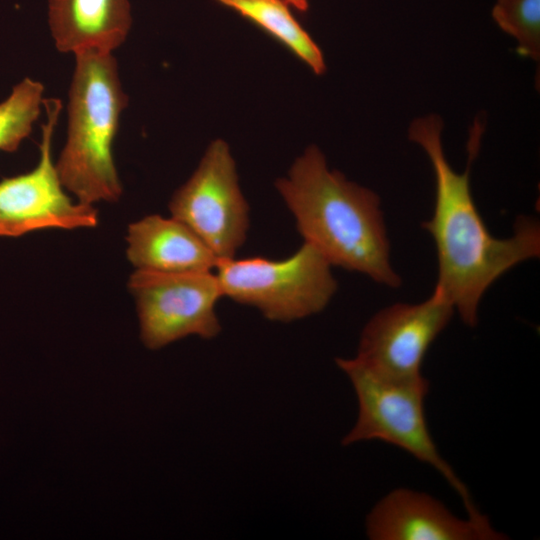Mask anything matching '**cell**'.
I'll return each mask as SVG.
<instances>
[{
    "label": "cell",
    "instance_id": "cell-1",
    "mask_svg": "<svg viewBox=\"0 0 540 540\" xmlns=\"http://www.w3.org/2000/svg\"><path fill=\"white\" fill-rule=\"evenodd\" d=\"M443 122L432 114L416 118L408 137L428 155L434 170L436 195L433 216L422 223L432 236L438 260V290L461 320L474 327L485 291L515 265L540 255V226L536 219L519 216L514 233L496 238L487 229L470 189V168L480 150L485 123L474 119L467 143L465 172H455L447 161L441 140Z\"/></svg>",
    "mask_w": 540,
    "mask_h": 540
},
{
    "label": "cell",
    "instance_id": "cell-2",
    "mask_svg": "<svg viewBox=\"0 0 540 540\" xmlns=\"http://www.w3.org/2000/svg\"><path fill=\"white\" fill-rule=\"evenodd\" d=\"M275 185L303 242L318 250L331 266L362 273L391 288L401 286V277L390 262L380 197L374 191L330 170L314 145Z\"/></svg>",
    "mask_w": 540,
    "mask_h": 540
},
{
    "label": "cell",
    "instance_id": "cell-3",
    "mask_svg": "<svg viewBox=\"0 0 540 540\" xmlns=\"http://www.w3.org/2000/svg\"><path fill=\"white\" fill-rule=\"evenodd\" d=\"M74 57L67 138L56 171L79 203L116 202L123 189L112 148L128 96L113 53L86 51Z\"/></svg>",
    "mask_w": 540,
    "mask_h": 540
},
{
    "label": "cell",
    "instance_id": "cell-4",
    "mask_svg": "<svg viewBox=\"0 0 540 540\" xmlns=\"http://www.w3.org/2000/svg\"><path fill=\"white\" fill-rule=\"evenodd\" d=\"M335 362L350 380L358 403L356 422L342 444L378 440L403 449L441 474L460 496L468 518L488 519L477 510L467 487L442 458L430 435L424 409L428 380L423 376L412 380L384 378L355 358H336Z\"/></svg>",
    "mask_w": 540,
    "mask_h": 540
},
{
    "label": "cell",
    "instance_id": "cell-5",
    "mask_svg": "<svg viewBox=\"0 0 540 540\" xmlns=\"http://www.w3.org/2000/svg\"><path fill=\"white\" fill-rule=\"evenodd\" d=\"M331 264L310 244L290 256L226 258L214 269L223 297L258 310L273 322L289 323L323 311L338 289Z\"/></svg>",
    "mask_w": 540,
    "mask_h": 540
},
{
    "label": "cell",
    "instance_id": "cell-6",
    "mask_svg": "<svg viewBox=\"0 0 540 540\" xmlns=\"http://www.w3.org/2000/svg\"><path fill=\"white\" fill-rule=\"evenodd\" d=\"M127 286L135 300L141 341L150 350L189 336L214 339L221 332L216 306L223 293L214 270L136 269Z\"/></svg>",
    "mask_w": 540,
    "mask_h": 540
},
{
    "label": "cell",
    "instance_id": "cell-7",
    "mask_svg": "<svg viewBox=\"0 0 540 540\" xmlns=\"http://www.w3.org/2000/svg\"><path fill=\"white\" fill-rule=\"evenodd\" d=\"M168 208L218 260L236 256L247 240L250 208L225 141L209 145L192 176L172 195Z\"/></svg>",
    "mask_w": 540,
    "mask_h": 540
},
{
    "label": "cell",
    "instance_id": "cell-8",
    "mask_svg": "<svg viewBox=\"0 0 540 540\" xmlns=\"http://www.w3.org/2000/svg\"><path fill=\"white\" fill-rule=\"evenodd\" d=\"M46 121L41 126L37 166L0 181V236L60 228L73 230L98 224L93 205L75 203L65 193L52 158V142L61 110L58 99H44Z\"/></svg>",
    "mask_w": 540,
    "mask_h": 540
},
{
    "label": "cell",
    "instance_id": "cell-9",
    "mask_svg": "<svg viewBox=\"0 0 540 540\" xmlns=\"http://www.w3.org/2000/svg\"><path fill=\"white\" fill-rule=\"evenodd\" d=\"M454 311L436 289L421 303H396L381 309L362 329L354 358L384 378H419L423 376L421 365L429 346L447 326Z\"/></svg>",
    "mask_w": 540,
    "mask_h": 540
},
{
    "label": "cell",
    "instance_id": "cell-10",
    "mask_svg": "<svg viewBox=\"0 0 540 540\" xmlns=\"http://www.w3.org/2000/svg\"><path fill=\"white\" fill-rule=\"evenodd\" d=\"M366 535L371 540H500L489 520L462 519L431 495L397 488L368 513Z\"/></svg>",
    "mask_w": 540,
    "mask_h": 540
},
{
    "label": "cell",
    "instance_id": "cell-11",
    "mask_svg": "<svg viewBox=\"0 0 540 540\" xmlns=\"http://www.w3.org/2000/svg\"><path fill=\"white\" fill-rule=\"evenodd\" d=\"M48 23L59 52L113 53L132 25L129 0H49Z\"/></svg>",
    "mask_w": 540,
    "mask_h": 540
},
{
    "label": "cell",
    "instance_id": "cell-12",
    "mask_svg": "<svg viewBox=\"0 0 540 540\" xmlns=\"http://www.w3.org/2000/svg\"><path fill=\"white\" fill-rule=\"evenodd\" d=\"M126 255L137 270L176 273L214 270L218 258L185 224L158 214L128 226Z\"/></svg>",
    "mask_w": 540,
    "mask_h": 540
},
{
    "label": "cell",
    "instance_id": "cell-13",
    "mask_svg": "<svg viewBox=\"0 0 540 540\" xmlns=\"http://www.w3.org/2000/svg\"><path fill=\"white\" fill-rule=\"evenodd\" d=\"M238 12L287 46L315 74L321 75L326 66L322 51L291 14L282 0H216Z\"/></svg>",
    "mask_w": 540,
    "mask_h": 540
},
{
    "label": "cell",
    "instance_id": "cell-14",
    "mask_svg": "<svg viewBox=\"0 0 540 540\" xmlns=\"http://www.w3.org/2000/svg\"><path fill=\"white\" fill-rule=\"evenodd\" d=\"M44 86L29 77L17 83L0 103V150L16 151L27 138L44 104Z\"/></svg>",
    "mask_w": 540,
    "mask_h": 540
},
{
    "label": "cell",
    "instance_id": "cell-15",
    "mask_svg": "<svg viewBox=\"0 0 540 540\" xmlns=\"http://www.w3.org/2000/svg\"><path fill=\"white\" fill-rule=\"evenodd\" d=\"M492 17L517 42L516 52L539 62L540 0H496Z\"/></svg>",
    "mask_w": 540,
    "mask_h": 540
},
{
    "label": "cell",
    "instance_id": "cell-16",
    "mask_svg": "<svg viewBox=\"0 0 540 540\" xmlns=\"http://www.w3.org/2000/svg\"><path fill=\"white\" fill-rule=\"evenodd\" d=\"M287 5L292 6L299 12H306L308 9V0H282Z\"/></svg>",
    "mask_w": 540,
    "mask_h": 540
}]
</instances>
